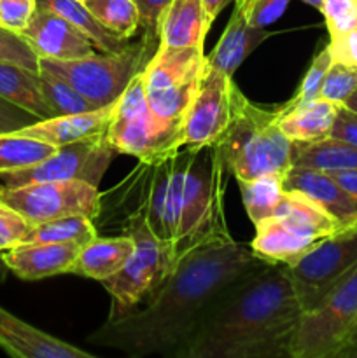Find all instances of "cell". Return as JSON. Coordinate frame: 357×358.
I'll use <instances>...</instances> for the list:
<instances>
[{
	"label": "cell",
	"mask_w": 357,
	"mask_h": 358,
	"mask_svg": "<svg viewBox=\"0 0 357 358\" xmlns=\"http://www.w3.org/2000/svg\"><path fill=\"white\" fill-rule=\"evenodd\" d=\"M321 13L331 37L357 28V0H324Z\"/></svg>",
	"instance_id": "cell-36"
},
{
	"label": "cell",
	"mask_w": 357,
	"mask_h": 358,
	"mask_svg": "<svg viewBox=\"0 0 357 358\" xmlns=\"http://www.w3.org/2000/svg\"><path fill=\"white\" fill-rule=\"evenodd\" d=\"M118 101V100H115ZM115 101L105 107L94 108L90 112L80 114L56 115L51 119H38L34 124L20 129V135L31 136V138L42 140L52 147H62L66 143L79 142V140L90 138V136L102 135L107 131L111 119L114 115Z\"/></svg>",
	"instance_id": "cell-18"
},
{
	"label": "cell",
	"mask_w": 357,
	"mask_h": 358,
	"mask_svg": "<svg viewBox=\"0 0 357 358\" xmlns=\"http://www.w3.org/2000/svg\"><path fill=\"white\" fill-rule=\"evenodd\" d=\"M37 10V0H0V27L21 34Z\"/></svg>",
	"instance_id": "cell-38"
},
{
	"label": "cell",
	"mask_w": 357,
	"mask_h": 358,
	"mask_svg": "<svg viewBox=\"0 0 357 358\" xmlns=\"http://www.w3.org/2000/svg\"><path fill=\"white\" fill-rule=\"evenodd\" d=\"M7 271H9V269H7L6 262H4L2 255H0V282H4V280H6V276H7Z\"/></svg>",
	"instance_id": "cell-47"
},
{
	"label": "cell",
	"mask_w": 357,
	"mask_h": 358,
	"mask_svg": "<svg viewBox=\"0 0 357 358\" xmlns=\"http://www.w3.org/2000/svg\"><path fill=\"white\" fill-rule=\"evenodd\" d=\"M98 236L94 220L84 215L63 217L31 226L24 243H79L86 245Z\"/></svg>",
	"instance_id": "cell-28"
},
{
	"label": "cell",
	"mask_w": 357,
	"mask_h": 358,
	"mask_svg": "<svg viewBox=\"0 0 357 358\" xmlns=\"http://www.w3.org/2000/svg\"><path fill=\"white\" fill-rule=\"evenodd\" d=\"M356 357H357V320L356 324H354V327L350 329L345 345H343V350L340 352L338 358H356Z\"/></svg>",
	"instance_id": "cell-44"
},
{
	"label": "cell",
	"mask_w": 357,
	"mask_h": 358,
	"mask_svg": "<svg viewBox=\"0 0 357 358\" xmlns=\"http://www.w3.org/2000/svg\"><path fill=\"white\" fill-rule=\"evenodd\" d=\"M280 117L279 108H262L237 87L230 126L216 143L237 180L286 175L293 166V142L280 129Z\"/></svg>",
	"instance_id": "cell-4"
},
{
	"label": "cell",
	"mask_w": 357,
	"mask_h": 358,
	"mask_svg": "<svg viewBox=\"0 0 357 358\" xmlns=\"http://www.w3.org/2000/svg\"><path fill=\"white\" fill-rule=\"evenodd\" d=\"M284 189L298 191L326 210L340 226H357V199L350 196L328 171L290 166L284 175Z\"/></svg>",
	"instance_id": "cell-16"
},
{
	"label": "cell",
	"mask_w": 357,
	"mask_h": 358,
	"mask_svg": "<svg viewBox=\"0 0 357 358\" xmlns=\"http://www.w3.org/2000/svg\"><path fill=\"white\" fill-rule=\"evenodd\" d=\"M37 7L49 9L69 20L74 27L79 28L86 37L91 38V42L97 45L98 51H118V49L125 48L128 44V41L118 37L112 31H108L107 28L102 27V23L88 9L86 3L79 2V0H37Z\"/></svg>",
	"instance_id": "cell-26"
},
{
	"label": "cell",
	"mask_w": 357,
	"mask_h": 358,
	"mask_svg": "<svg viewBox=\"0 0 357 358\" xmlns=\"http://www.w3.org/2000/svg\"><path fill=\"white\" fill-rule=\"evenodd\" d=\"M38 117L27 108L0 96V133H14L37 122Z\"/></svg>",
	"instance_id": "cell-39"
},
{
	"label": "cell",
	"mask_w": 357,
	"mask_h": 358,
	"mask_svg": "<svg viewBox=\"0 0 357 358\" xmlns=\"http://www.w3.org/2000/svg\"><path fill=\"white\" fill-rule=\"evenodd\" d=\"M182 124L168 122L153 114L146 96L144 70L133 77L115 101L107 136L119 154L139 161H153L181 149Z\"/></svg>",
	"instance_id": "cell-7"
},
{
	"label": "cell",
	"mask_w": 357,
	"mask_h": 358,
	"mask_svg": "<svg viewBox=\"0 0 357 358\" xmlns=\"http://www.w3.org/2000/svg\"><path fill=\"white\" fill-rule=\"evenodd\" d=\"M331 65H332V56H331V51H329V45H326L322 51H318L317 55L314 56L310 66H308L303 79H301V84L298 86L296 93H294V96L290 98L287 103H284L282 107H279L280 114H286V112L290 110L293 107H298V105L307 103V101L318 98L322 83H324L326 73H328L329 66Z\"/></svg>",
	"instance_id": "cell-32"
},
{
	"label": "cell",
	"mask_w": 357,
	"mask_h": 358,
	"mask_svg": "<svg viewBox=\"0 0 357 358\" xmlns=\"http://www.w3.org/2000/svg\"><path fill=\"white\" fill-rule=\"evenodd\" d=\"M205 66V51L158 45L144 69L149 108L168 122L182 124Z\"/></svg>",
	"instance_id": "cell-9"
},
{
	"label": "cell",
	"mask_w": 357,
	"mask_h": 358,
	"mask_svg": "<svg viewBox=\"0 0 357 358\" xmlns=\"http://www.w3.org/2000/svg\"><path fill=\"white\" fill-rule=\"evenodd\" d=\"M79 2H83V3H88V2H90V0H79Z\"/></svg>",
	"instance_id": "cell-49"
},
{
	"label": "cell",
	"mask_w": 357,
	"mask_h": 358,
	"mask_svg": "<svg viewBox=\"0 0 357 358\" xmlns=\"http://www.w3.org/2000/svg\"><path fill=\"white\" fill-rule=\"evenodd\" d=\"M31 224L21 213L0 201V252L24 243Z\"/></svg>",
	"instance_id": "cell-35"
},
{
	"label": "cell",
	"mask_w": 357,
	"mask_h": 358,
	"mask_svg": "<svg viewBox=\"0 0 357 358\" xmlns=\"http://www.w3.org/2000/svg\"><path fill=\"white\" fill-rule=\"evenodd\" d=\"M140 16V28L144 34L158 38V27L163 13L174 0H133Z\"/></svg>",
	"instance_id": "cell-41"
},
{
	"label": "cell",
	"mask_w": 357,
	"mask_h": 358,
	"mask_svg": "<svg viewBox=\"0 0 357 358\" xmlns=\"http://www.w3.org/2000/svg\"><path fill=\"white\" fill-rule=\"evenodd\" d=\"M0 62L14 63L38 73V56L20 34L0 27Z\"/></svg>",
	"instance_id": "cell-34"
},
{
	"label": "cell",
	"mask_w": 357,
	"mask_h": 358,
	"mask_svg": "<svg viewBox=\"0 0 357 358\" xmlns=\"http://www.w3.org/2000/svg\"><path fill=\"white\" fill-rule=\"evenodd\" d=\"M301 313L286 266L261 262L217 297L178 358H290Z\"/></svg>",
	"instance_id": "cell-2"
},
{
	"label": "cell",
	"mask_w": 357,
	"mask_h": 358,
	"mask_svg": "<svg viewBox=\"0 0 357 358\" xmlns=\"http://www.w3.org/2000/svg\"><path fill=\"white\" fill-rule=\"evenodd\" d=\"M293 166L321 171L357 170V145L326 136L317 142H293Z\"/></svg>",
	"instance_id": "cell-24"
},
{
	"label": "cell",
	"mask_w": 357,
	"mask_h": 358,
	"mask_svg": "<svg viewBox=\"0 0 357 358\" xmlns=\"http://www.w3.org/2000/svg\"><path fill=\"white\" fill-rule=\"evenodd\" d=\"M84 245L79 243H21L4 252L7 269L27 282L69 275L70 266Z\"/></svg>",
	"instance_id": "cell-17"
},
{
	"label": "cell",
	"mask_w": 357,
	"mask_h": 358,
	"mask_svg": "<svg viewBox=\"0 0 357 358\" xmlns=\"http://www.w3.org/2000/svg\"><path fill=\"white\" fill-rule=\"evenodd\" d=\"M350 196L357 199V170H340V171H328Z\"/></svg>",
	"instance_id": "cell-43"
},
{
	"label": "cell",
	"mask_w": 357,
	"mask_h": 358,
	"mask_svg": "<svg viewBox=\"0 0 357 358\" xmlns=\"http://www.w3.org/2000/svg\"><path fill=\"white\" fill-rule=\"evenodd\" d=\"M231 2H233V0H202L203 7H205L206 14H209V17L212 21H216V17L219 16L220 10L226 6H230Z\"/></svg>",
	"instance_id": "cell-45"
},
{
	"label": "cell",
	"mask_w": 357,
	"mask_h": 358,
	"mask_svg": "<svg viewBox=\"0 0 357 358\" xmlns=\"http://www.w3.org/2000/svg\"><path fill=\"white\" fill-rule=\"evenodd\" d=\"M58 147L20 133H0V175L41 163Z\"/></svg>",
	"instance_id": "cell-29"
},
{
	"label": "cell",
	"mask_w": 357,
	"mask_h": 358,
	"mask_svg": "<svg viewBox=\"0 0 357 358\" xmlns=\"http://www.w3.org/2000/svg\"><path fill=\"white\" fill-rule=\"evenodd\" d=\"M38 87L46 103L56 115L80 114V112L94 110V105L84 98L69 80L63 79L51 70L38 69Z\"/></svg>",
	"instance_id": "cell-30"
},
{
	"label": "cell",
	"mask_w": 357,
	"mask_h": 358,
	"mask_svg": "<svg viewBox=\"0 0 357 358\" xmlns=\"http://www.w3.org/2000/svg\"><path fill=\"white\" fill-rule=\"evenodd\" d=\"M357 320V266L321 303L303 311L290 358H338Z\"/></svg>",
	"instance_id": "cell-8"
},
{
	"label": "cell",
	"mask_w": 357,
	"mask_h": 358,
	"mask_svg": "<svg viewBox=\"0 0 357 358\" xmlns=\"http://www.w3.org/2000/svg\"><path fill=\"white\" fill-rule=\"evenodd\" d=\"M0 201L21 213L31 226H37L72 215L97 220L102 210V192L83 180L35 182L18 187L0 185Z\"/></svg>",
	"instance_id": "cell-11"
},
{
	"label": "cell",
	"mask_w": 357,
	"mask_h": 358,
	"mask_svg": "<svg viewBox=\"0 0 357 358\" xmlns=\"http://www.w3.org/2000/svg\"><path fill=\"white\" fill-rule=\"evenodd\" d=\"M20 35L42 59H77L97 52V45L79 28L59 14L41 7Z\"/></svg>",
	"instance_id": "cell-14"
},
{
	"label": "cell",
	"mask_w": 357,
	"mask_h": 358,
	"mask_svg": "<svg viewBox=\"0 0 357 358\" xmlns=\"http://www.w3.org/2000/svg\"><path fill=\"white\" fill-rule=\"evenodd\" d=\"M286 266V264H284ZM357 266V226L336 231L315 243L286 271L296 289L303 311L321 303Z\"/></svg>",
	"instance_id": "cell-10"
},
{
	"label": "cell",
	"mask_w": 357,
	"mask_h": 358,
	"mask_svg": "<svg viewBox=\"0 0 357 358\" xmlns=\"http://www.w3.org/2000/svg\"><path fill=\"white\" fill-rule=\"evenodd\" d=\"M290 0H234L241 7L248 23L255 28H266L286 13Z\"/></svg>",
	"instance_id": "cell-37"
},
{
	"label": "cell",
	"mask_w": 357,
	"mask_h": 358,
	"mask_svg": "<svg viewBox=\"0 0 357 358\" xmlns=\"http://www.w3.org/2000/svg\"><path fill=\"white\" fill-rule=\"evenodd\" d=\"M0 348L16 358H93V353L27 324L0 306Z\"/></svg>",
	"instance_id": "cell-15"
},
{
	"label": "cell",
	"mask_w": 357,
	"mask_h": 358,
	"mask_svg": "<svg viewBox=\"0 0 357 358\" xmlns=\"http://www.w3.org/2000/svg\"><path fill=\"white\" fill-rule=\"evenodd\" d=\"M254 227L255 236L251 243V250L255 257L272 264H293L321 241L314 234L304 233L276 217H270Z\"/></svg>",
	"instance_id": "cell-19"
},
{
	"label": "cell",
	"mask_w": 357,
	"mask_h": 358,
	"mask_svg": "<svg viewBox=\"0 0 357 358\" xmlns=\"http://www.w3.org/2000/svg\"><path fill=\"white\" fill-rule=\"evenodd\" d=\"M118 154L105 131L102 135L58 147L41 163L23 170L2 173L0 178L6 187L55 180H83L98 187Z\"/></svg>",
	"instance_id": "cell-12"
},
{
	"label": "cell",
	"mask_w": 357,
	"mask_h": 358,
	"mask_svg": "<svg viewBox=\"0 0 357 358\" xmlns=\"http://www.w3.org/2000/svg\"><path fill=\"white\" fill-rule=\"evenodd\" d=\"M212 23L202 0H174L161 16L158 45L205 51V37Z\"/></svg>",
	"instance_id": "cell-21"
},
{
	"label": "cell",
	"mask_w": 357,
	"mask_h": 358,
	"mask_svg": "<svg viewBox=\"0 0 357 358\" xmlns=\"http://www.w3.org/2000/svg\"><path fill=\"white\" fill-rule=\"evenodd\" d=\"M356 358H357V357H356Z\"/></svg>",
	"instance_id": "cell-50"
},
{
	"label": "cell",
	"mask_w": 357,
	"mask_h": 358,
	"mask_svg": "<svg viewBox=\"0 0 357 358\" xmlns=\"http://www.w3.org/2000/svg\"><path fill=\"white\" fill-rule=\"evenodd\" d=\"M268 37H272V31L266 28L252 27L241 7L234 3L226 30L223 31L210 55L205 56V62L214 69L233 76L240 69L241 63L252 55V51L259 48Z\"/></svg>",
	"instance_id": "cell-20"
},
{
	"label": "cell",
	"mask_w": 357,
	"mask_h": 358,
	"mask_svg": "<svg viewBox=\"0 0 357 358\" xmlns=\"http://www.w3.org/2000/svg\"><path fill=\"white\" fill-rule=\"evenodd\" d=\"M332 138L343 140V142H349L352 145H357V114L352 112L350 108L340 105L338 115H336V121L332 124L331 135Z\"/></svg>",
	"instance_id": "cell-42"
},
{
	"label": "cell",
	"mask_w": 357,
	"mask_h": 358,
	"mask_svg": "<svg viewBox=\"0 0 357 358\" xmlns=\"http://www.w3.org/2000/svg\"><path fill=\"white\" fill-rule=\"evenodd\" d=\"M261 262L233 236L202 245L182 255L139 306L107 318L88 341L130 357L178 358L217 297Z\"/></svg>",
	"instance_id": "cell-1"
},
{
	"label": "cell",
	"mask_w": 357,
	"mask_h": 358,
	"mask_svg": "<svg viewBox=\"0 0 357 358\" xmlns=\"http://www.w3.org/2000/svg\"><path fill=\"white\" fill-rule=\"evenodd\" d=\"M237 87L233 76H227L205 62L195 96L182 121V147L219 142L233 115Z\"/></svg>",
	"instance_id": "cell-13"
},
{
	"label": "cell",
	"mask_w": 357,
	"mask_h": 358,
	"mask_svg": "<svg viewBox=\"0 0 357 358\" xmlns=\"http://www.w3.org/2000/svg\"><path fill=\"white\" fill-rule=\"evenodd\" d=\"M86 7L102 27L125 41H130L140 28L139 9L133 0H90Z\"/></svg>",
	"instance_id": "cell-31"
},
{
	"label": "cell",
	"mask_w": 357,
	"mask_h": 358,
	"mask_svg": "<svg viewBox=\"0 0 357 358\" xmlns=\"http://www.w3.org/2000/svg\"><path fill=\"white\" fill-rule=\"evenodd\" d=\"M328 45L329 51H331L332 62L357 69V28L332 35Z\"/></svg>",
	"instance_id": "cell-40"
},
{
	"label": "cell",
	"mask_w": 357,
	"mask_h": 358,
	"mask_svg": "<svg viewBox=\"0 0 357 358\" xmlns=\"http://www.w3.org/2000/svg\"><path fill=\"white\" fill-rule=\"evenodd\" d=\"M338 108V103L318 96L282 114L280 129L294 143L317 142L331 135Z\"/></svg>",
	"instance_id": "cell-23"
},
{
	"label": "cell",
	"mask_w": 357,
	"mask_h": 358,
	"mask_svg": "<svg viewBox=\"0 0 357 358\" xmlns=\"http://www.w3.org/2000/svg\"><path fill=\"white\" fill-rule=\"evenodd\" d=\"M133 247L135 243L130 234L108 238L97 236L80 248L76 261L70 266L69 275L105 282L126 264Z\"/></svg>",
	"instance_id": "cell-22"
},
{
	"label": "cell",
	"mask_w": 357,
	"mask_h": 358,
	"mask_svg": "<svg viewBox=\"0 0 357 358\" xmlns=\"http://www.w3.org/2000/svg\"><path fill=\"white\" fill-rule=\"evenodd\" d=\"M244 199L245 212L254 226L270 219L284 198V175H262V177L237 180Z\"/></svg>",
	"instance_id": "cell-27"
},
{
	"label": "cell",
	"mask_w": 357,
	"mask_h": 358,
	"mask_svg": "<svg viewBox=\"0 0 357 358\" xmlns=\"http://www.w3.org/2000/svg\"><path fill=\"white\" fill-rule=\"evenodd\" d=\"M158 44L160 41L156 37L144 34L140 41L128 42L118 51L94 52L77 59L38 58V66L62 76L94 107L100 108L114 103L121 96L133 77L146 69Z\"/></svg>",
	"instance_id": "cell-5"
},
{
	"label": "cell",
	"mask_w": 357,
	"mask_h": 358,
	"mask_svg": "<svg viewBox=\"0 0 357 358\" xmlns=\"http://www.w3.org/2000/svg\"><path fill=\"white\" fill-rule=\"evenodd\" d=\"M119 224L125 229L122 234L133 238L135 247L126 264L102 282L112 301L107 318H119L139 306L174 269L170 250L153 233L144 206L122 217Z\"/></svg>",
	"instance_id": "cell-6"
},
{
	"label": "cell",
	"mask_w": 357,
	"mask_h": 358,
	"mask_svg": "<svg viewBox=\"0 0 357 358\" xmlns=\"http://www.w3.org/2000/svg\"><path fill=\"white\" fill-rule=\"evenodd\" d=\"M343 107H346V108H350V110L352 112H356L357 114V90L354 91V94L352 96H349L345 100V103H343Z\"/></svg>",
	"instance_id": "cell-46"
},
{
	"label": "cell",
	"mask_w": 357,
	"mask_h": 358,
	"mask_svg": "<svg viewBox=\"0 0 357 358\" xmlns=\"http://www.w3.org/2000/svg\"><path fill=\"white\" fill-rule=\"evenodd\" d=\"M301 2L308 3V6H312V7H314V9L321 10L322 9V3H324V0H301Z\"/></svg>",
	"instance_id": "cell-48"
},
{
	"label": "cell",
	"mask_w": 357,
	"mask_h": 358,
	"mask_svg": "<svg viewBox=\"0 0 357 358\" xmlns=\"http://www.w3.org/2000/svg\"><path fill=\"white\" fill-rule=\"evenodd\" d=\"M227 175L216 143L175 150L168 198L174 266L182 255L202 245L231 238L224 212Z\"/></svg>",
	"instance_id": "cell-3"
},
{
	"label": "cell",
	"mask_w": 357,
	"mask_h": 358,
	"mask_svg": "<svg viewBox=\"0 0 357 358\" xmlns=\"http://www.w3.org/2000/svg\"><path fill=\"white\" fill-rule=\"evenodd\" d=\"M357 90V69L356 66L343 65V63L332 62L329 66L326 79L322 83L321 94L318 96L326 98L329 101L343 105L349 96H352L354 91Z\"/></svg>",
	"instance_id": "cell-33"
},
{
	"label": "cell",
	"mask_w": 357,
	"mask_h": 358,
	"mask_svg": "<svg viewBox=\"0 0 357 358\" xmlns=\"http://www.w3.org/2000/svg\"><path fill=\"white\" fill-rule=\"evenodd\" d=\"M0 96L27 108L38 119L55 117L38 87V73L24 66L0 62Z\"/></svg>",
	"instance_id": "cell-25"
}]
</instances>
